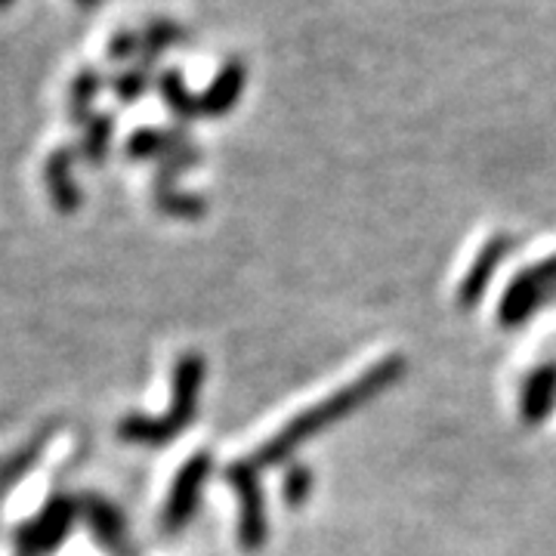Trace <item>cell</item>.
<instances>
[{
  "label": "cell",
  "instance_id": "cell-7",
  "mask_svg": "<svg viewBox=\"0 0 556 556\" xmlns=\"http://www.w3.org/2000/svg\"><path fill=\"white\" fill-rule=\"evenodd\" d=\"M75 517H78V504L68 501V497H60V501L47 504V510L28 529H22L20 556H43L47 551H53L65 538Z\"/></svg>",
  "mask_w": 556,
  "mask_h": 556
},
{
  "label": "cell",
  "instance_id": "cell-21",
  "mask_svg": "<svg viewBox=\"0 0 556 556\" xmlns=\"http://www.w3.org/2000/svg\"><path fill=\"white\" fill-rule=\"evenodd\" d=\"M78 7H84V10H93V7H100L102 0H75Z\"/></svg>",
  "mask_w": 556,
  "mask_h": 556
},
{
  "label": "cell",
  "instance_id": "cell-18",
  "mask_svg": "<svg viewBox=\"0 0 556 556\" xmlns=\"http://www.w3.org/2000/svg\"><path fill=\"white\" fill-rule=\"evenodd\" d=\"M155 204H159L161 214H170V217L195 219L204 214V199L199 195H186L179 192L177 186H167V189H155Z\"/></svg>",
  "mask_w": 556,
  "mask_h": 556
},
{
  "label": "cell",
  "instance_id": "cell-3",
  "mask_svg": "<svg viewBox=\"0 0 556 556\" xmlns=\"http://www.w3.org/2000/svg\"><path fill=\"white\" fill-rule=\"evenodd\" d=\"M226 482L239 501V544L244 551H260L269 538V519H266V497L260 482V467L251 457L232 460L226 467Z\"/></svg>",
  "mask_w": 556,
  "mask_h": 556
},
{
  "label": "cell",
  "instance_id": "cell-4",
  "mask_svg": "<svg viewBox=\"0 0 556 556\" xmlns=\"http://www.w3.org/2000/svg\"><path fill=\"white\" fill-rule=\"evenodd\" d=\"M204 356L201 353H182L174 365V390H170V412L167 417H155L161 445L177 439L199 412L201 387H204Z\"/></svg>",
  "mask_w": 556,
  "mask_h": 556
},
{
  "label": "cell",
  "instance_id": "cell-5",
  "mask_svg": "<svg viewBox=\"0 0 556 556\" xmlns=\"http://www.w3.org/2000/svg\"><path fill=\"white\" fill-rule=\"evenodd\" d=\"M211 470H214V457H211V452H195V455L179 467L177 479H174V485H170V495H167V504H164V514H161L164 532L174 535V532H179L189 519L195 517L201 495H204V485H207V479H211Z\"/></svg>",
  "mask_w": 556,
  "mask_h": 556
},
{
  "label": "cell",
  "instance_id": "cell-9",
  "mask_svg": "<svg viewBox=\"0 0 556 556\" xmlns=\"http://www.w3.org/2000/svg\"><path fill=\"white\" fill-rule=\"evenodd\" d=\"M244 84H248V65L236 60V56L223 62L214 80L207 84V90L199 97L201 118H223V115H229L239 105Z\"/></svg>",
  "mask_w": 556,
  "mask_h": 556
},
{
  "label": "cell",
  "instance_id": "cell-19",
  "mask_svg": "<svg viewBox=\"0 0 556 556\" xmlns=\"http://www.w3.org/2000/svg\"><path fill=\"white\" fill-rule=\"evenodd\" d=\"M149 75L152 68L146 65H134V68H124L118 78L112 80V90L121 102H137L146 90H149Z\"/></svg>",
  "mask_w": 556,
  "mask_h": 556
},
{
  "label": "cell",
  "instance_id": "cell-6",
  "mask_svg": "<svg viewBox=\"0 0 556 556\" xmlns=\"http://www.w3.org/2000/svg\"><path fill=\"white\" fill-rule=\"evenodd\" d=\"M514 236L510 232H495V236H489V241L479 248V254L473 257V263L467 266V273L460 276V285H457V306L460 309H473L479 300L485 298V291H489V285H492V278L501 269V263L507 260V254L514 251Z\"/></svg>",
  "mask_w": 556,
  "mask_h": 556
},
{
  "label": "cell",
  "instance_id": "cell-13",
  "mask_svg": "<svg viewBox=\"0 0 556 556\" xmlns=\"http://www.w3.org/2000/svg\"><path fill=\"white\" fill-rule=\"evenodd\" d=\"M155 87H159L161 100L164 105L182 121H192V118H201V102L199 97L189 90V84L182 78V72L179 68H164L155 80Z\"/></svg>",
  "mask_w": 556,
  "mask_h": 556
},
{
  "label": "cell",
  "instance_id": "cell-12",
  "mask_svg": "<svg viewBox=\"0 0 556 556\" xmlns=\"http://www.w3.org/2000/svg\"><path fill=\"white\" fill-rule=\"evenodd\" d=\"M142 35V53H139V65H146V68H155V62L164 50H170V47H182V43H189V31L174 20H149V25L139 31Z\"/></svg>",
  "mask_w": 556,
  "mask_h": 556
},
{
  "label": "cell",
  "instance_id": "cell-10",
  "mask_svg": "<svg viewBox=\"0 0 556 556\" xmlns=\"http://www.w3.org/2000/svg\"><path fill=\"white\" fill-rule=\"evenodd\" d=\"M87 526L93 529V535L102 547L112 556H130V544H127V522L118 514L115 504L102 501V497H87L84 507Z\"/></svg>",
  "mask_w": 556,
  "mask_h": 556
},
{
  "label": "cell",
  "instance_id": "cell-14",
  "mask_svg": "<svg viewBox=\"0 0 556 556\" xmlns=\"http://www.w3.org/2000/svg\"><path fill=\"white\" fill-rule=\"evenodd\" d=\"M72 159L75 155L68 149H60V152H53L50 161H47V182H50L53 199H56V204H60L65 214H72L80 204L78 182L72 179Z\"/></svg>",
  "mask_w": 556,
  "mask_h": 556
},
{
  "label": "cell",
  "instance_id": "cell-22",
  "mask_svg": "<svg viewBox=\"0 0 556 556\" xmlns=\"http://www.w3.org/2000/svg\"><path fill=\"white\" fill-rule=\"evenodd\" d=\"M16 0H0V10H7V7H13Z\"/></svg>",
  "mask_w": 556,
  "mask_h": 556
},
{
  "label": "cell",
  "instance_id": "cell-1",
  "mask_svg": "<svg viewBox=\"0 0 556 556\" xmlns=\"http://www.w3.org/2000/svg\"><path fill=\"white\" fill-rule=\"evenodd\" d=\"M405 356H383L378 365L365 368L358 378H353L350 383H343L340 390H334L331 396H325L316 405H309L306 412H300L298 417H291L276 437H269L266 442H260L257 452H254V464L257 467H273V464H281L288 457L298 452L300 445H306L309 439H316L321 430L334 427L338 420L350 417L353 412H358L365 402L378 399L383 390H390L393 383L402 380L405 375Z\"/></svg>",
  "mask_w": 556,
  "mask_h": 556
},
{
  "label": "cell",
  "instance_id": "cell-15",
  "mask_svg": "<svg viewBox=\"0 0 556 556\" xmlns=\"http://www.w3.org/2000/svg\"><path fill=\"white\" fill-rule=\"evenodd\" d=\"M105 87V78L93 68H84L78 78L72 80V90H68V115L72 121H90L93 115V100L100 97V90Z\"/></svg>",
  "mask_w": 556,
  "mask_h": 556
},
{
  "label": "cell",
  "instance_id": "cell-17",
  "mask_svg": "<svg viewBox=\"0 0 556 556\" xmlns=\"http://www.w3.org/2000/svg\"><path fill=\"white\" fill-rule=\"evenodd\" d=\"M309 495H313V470L303 460L288 464L285 479H281V501L288 504V510H300Z\"/></svg>",
  "mask_w": 556,
  "mask_h": 556
},
{
  "label": "cell",
  "instance_id": "cell-2",
  "mask_svg": "<svg viewBox=\"0 0 556 556\" xmlns=\"http://www.w3.org/2000/svg\"><path fill=\"white\" fill-rule=\"evenodd\" d=\"M551 298H556V254L538 260L510 278V285L497 300V325L501 328L526 325Z\"/></svg>",
  "mask_w": 556,
  "mask_h": 556
},
{
  "label": "cell",
  "instance_id": "cell-20",
  "mask_svg": "<svg viewBox=\"0 0 556 556\" xmlns=\"http://www.w3.org/2000/svg\"><path fill=\"white\" fill-rule=\"evenodd\" d=\"M142 53V35L130 31V28H121L109 40V60L112 62H130L134 56Z\"/></svg>",
  "mask_w": 556,
  "mask_h": 556
},
{
  "label": "cell",
  "instance_id": "cell-8",
  "mask_svg": "<svg viewBox=\"0 0 556 556\" xmlns=\"http://www.w3.org/2000/svg\"><path fill=\"white\" fill-rule=\"evenodd\" d=\"M556 408V358L535 365L519 390V420L526 427H538Z\"/></svg>",
  "mask_w": 556,
  "mask_h": 556
},
{
  "label": "cell",
  "instance_id": "cell-11",
  "mask_svg": "<svg viewBox=\"0 0 556 556\" xmlns=\"http://www.w3.org/2000/svg\"><path fill=\"white\" fill-rule=\"evenodd\" d=\"M182 146H189L182 127H139L137 134L127 139V155L134 161H161L174 155Z\"/></svg>",
  "mask_w": 556,
  "mask_h": 556
},
{
  "label": "cell",
  "instance_id": "cell-16",
  "mask_svg": "<svg viewBox=\"0 0 556 556\" xmlns=\"http://www.w3.org/2000/svg\"><path fill=\"white\" fill-rule=\"evenodd\" d=\"M112 130H115L112 115H93L87 121V134L80 139V155L87 159V164H102L105 161L109 146H112Z\"/></svg>",
  "mask_w": 556,
  "mask_h": 556
}]
</instances>
